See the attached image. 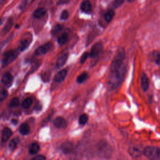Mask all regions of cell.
<instances>
[{
    "label": "cell",
    "instance_id": "d6986e66",
    "mask_svg": "<svg viewBox=\"0 0 160 160\" xmlns=\"http://www.w3.org/2000/svg\"><path fill=\"white\" fill-rule=\"evenodd\" d=\"M29 127L26 122L22 123L19 127V132L22 135H27L29 133Z\"/></svg>",
    "mask_w": 160,
    "mask_h": 160
},
{
    "label": "cell",
    "instance_id": "4fadbf2b",
    "mask_svg": "<svg viewBox=\"0 0 160 160\" xmlns=\"http://www.w3.org/2000/svg\"><path fill=\"white\" fill-rule=\"evenodd\" d=\"M91 4L88 0H84L80 5V9L84 12H89L91 11Z\"/></svg>",
    "mask_w": 160,
    "mask_h": 160
},
{
    "label": "cell",
    "instance_id": "8d00e7d4",
    "mask_svg": "<svg viewBox=\"0 0 160 160\" xmlns=\"http://www.w3.org/2000/svg\"><path fill=\"white\" fill-rule=\"evenodd\" d=\"M69 1V0H59L58 4H64V3H66V2H68Z\"/></svg>",
    "mask_w": 160,
    "mask_h": 160
},
{
    "label": "cell",
    "instance_id": "3957f363",
    "mask_svg": "<svg viewBox=\"0 0 160 160\" xmlns=\"http://www.w3.org/2000/svg\"><path fill=\"white\" fill-rule=\"evenodd\" d=\"M146 157L152 160H160V149L154 146L146 147L142 151Z\"/></svg>",
    "mask_w": 160,
    "mask_h": 160
},
{
    "label": "cell",
    "instance_id": "30bf717a",
    "mask_svg": "<svg viewBox=\"0 0 160 160\" xmlns=\"http://www.w3.org/2000/svg\"><path fill=\"white\" fill-rule=\"evenodd\" d=\"M68 74V71L66 69L59 71L54 77V81L57 82H61L64 80Z\"/></svg>",
    "mask_w": 160,
    "mask_h": 160
},
{
    "label": "cell",
    "instance_id": "8992f818",
    "mask_svg": "<svg viewBox=\"0 0 160 160\" xmlns=\"http://www.w3.org/2000/svg\"><path fill=\"white\" fill-rule=\"evenodd\" d=\"M143 150L138 145H132L128 149V152L133 158H138L140 157L142 153Z\"/></svg>",
    "mask_w": 160,
    "mask_h": 160
},
{
    "label": "cell",
    "instance_id": "1f68e13d",
    "mask_svg": "<svg viewBox=\"0 0 160 160\" xmlns=\"http://www.w3.org/2000/svg\"><path fill=\"white\" fill-rule=\"evenodd\" d=\"M124 1V0H114L113 6L116 8H118L123 4Z\"/></svg>",
    "mask_w": 160,
    "mask_h": 160
},
{
    "label": "cell",
    "instance_id": "4dcf8cb0",
    "mask_svg": "<svg viewBox=\"0 0 160 160\" xmlns=\"http://www.w3.org/2000/svg\"><path fill=\"white\" fill-rule=\"evenodd\" d=\"M8 96V91L5 89L0 91V101H4Z\"/></svg>",
    "mask_w": 160,
    "mask_h": 160
},
{
    "label": "cell",
    "instance_id": "5bb4252c",
    "mask_svg": "<svg viewBox=\"0 0 160 160\" xmlns=\"http://www.w3.org/2000/svg\"><path fill=\"white\" fill-rule=\"evenodd\" d=\"M12 134V131L9 128H5L2 132V136H1V140L3 142H6L9 138L11 136Z\"/></svg>",
    "mask_w": 160,
    "mask_h": 160
},
{
    "label": "cell",
    "instance_id": "ffe728a7",
    "mask_svg": "<svg viewBox=\"0 0 160 160\" xmlns=\"http://www.w3.org/2000/svg\"><path fill=\"white\" fill-rule=\"evenodd\" d=\"M115 14V12L114 11V10L112 9H109L104 14V19L106 22H109L111 21V20L112 19V18H114Z\"/></svg>",
    "mask_w": 160,
    "mask_h": 160
},
{
    "label": "cell",
    "instance_id": "7c38bea8",
    "mask_svg": "<svg viewBox=\"0 0 160 160\" xmlns=\"http://www.w3.org/2000/svg\"><path fill=\"white\" fill-rule=\"evenodd\" d=\"M141 88L144 91H146L149 89V81L147 75L145 73H143L141 76Z\"/></svg>",
    "mask_w": 160,
    "mask_h": 160
},
{
    "label": "cell",
    "instance_id": "74e56055",
    "mask_svg": "<svg viewBox=\"0 0 160 160\" xmlns=\"http://www.w3.org/2000/svg\"><path fill=\"white\" fill-rule=\"evenodd\" d=\"M7 0H0V5H2V4H4Z\"/></svg>",
    "mask_w": 160,
    "mask_h": 160
},
{
    "label": "cell",
    "instance_id": "9c48e42d",
    "mask_svg": "<svg viewBox=\"0 0 160 160\" xmlns=\"http://www.w3.org/2000/svg\"><path fill=\"white\" fill-rule=\"evenodd\" d=\"M13 81V77L9 72H6L1 78V82L5 86L9 87L11 86Z\"/></svg>",
    "mask_w": 160,
    "mask_h": 160
},
{
    "label": "cell",
    "instance_id": "7a4b0ae2",
    "mask_svg": "<svg viewBox=\"0 0 160 160\" xmlns=\"http://www.w3.org/2000/svg\"><path fill=\"white\" fill-rule=\"evenodd\" d=\"M126 57V52L123 48L121 47L116 51V54L114 55L110 66V72L116 70L119 68L124 62V60Z\"/></svg>",
    "mask_w": 160,
    "mask_h": 160
},
{
    "label": "cell",
    "instance_id": "f35d334b",
    "mask_svg": "<svg viewBox=\"0 0 160 160\" xmlns=\"http://www.w3.org/2000/svg\"><path fill=\"white\" fill-rule=\"evenodd\" d=\"M2 22H3V19H2V18H1V19H0V26L1 25V24L2 23Z\"/></svg>",
    "mask_w": 160,
    "mask_h": 160
},
{
    "label": "cell",
    "instance_id": "836d02e7",
    "mask_svg": "<svg viewBox=\"0 0 160 160\" xmlns=\"http://www.w3.org/2000/svg\"><path fill=\"white\" fill-rule=\"evenodd\" d=\"M69 17V13L67 11L64 10L62 12L61 14V19L62 20H66Z\"/></svg>",
    "mask_w": 160,
    "mask_h": 160
},
{
    "label": "cell",
    "instance_id": "e575fe53",
    "mask_svg": "<svg viewBox=\"0 0 160 160\" xmlns=\"http://www.w3.org/2000/svg\"><path fill=\"white\" fill-rule=\"evenodd\" d=\"M50 74L49 72H44L42 75V78L44 81H48L50 77Z\"/></svg>",
    "mask_w": 160,
    "mask_h": 160
},
{
    "label": "cell",
    "instance_id": "f1b7e54d",
    "mask_svg": "<svg viewBox=\"0 0 160 160\" xmlns=\"http://www.w3.org/2000/svg\"><path fill=\"white\" fill-rule=\"evenodd\" d=\"M19 99L18 98H14L11 100V101L9 104V106L12 108H14V107L18 106L19 105Z\"/></svg>",
    "mask_w": 160,
    "mask_h": 160
},
{
    "label": "cell",
    "instance_id": "603a6c76",
    "mask_svg": "<svg viewBox=\"0 0 160 160\" xmlns=\"http://www.w3.org/2000/svg\"><path fill=\"white\" fill-rule=\"evenodd\" d=\"M29 41H28L27 39H24L21 42L19 46L18 49L19 51H24L28 48V47L29 46Z\"/></svg>",
    "mask_w": 160,
    "mask_h": 160
},
{
    "label": "cell",
    "instance_id": "2e32d148",
    "mask_svg": "<svg viewBox=\"0 0 160 160\" xmlns=\"http://www.w3.org/2000/svg\"><path fill=\"white\" fill-rule=\"evenodd\" d=\"M68 58V53H65L61 56L57 60L56 63V67L57 68H59L64 66V64L66 63L67 59Z\"/></svg>",
    "mask_w": 160,
    "mask_h": 160
},
{
    "label": "cell",
    "instance_id": "d4e9b609",
    "mask_svg": "<svg viewBox=\"0 0 160 160\" xmlns=\"http://www.w3.org/2000/svg\"><path fill=\"white\" fill-rule=\"evenodd\" d=\"M88 116L85 113L82 114L79 118V122L81 125H84L88 122Z\"/></svg>",
    "mask_w": 160,
    "mask_h": 160
},
{
    "label": "cell",
    "instance_id": "cb8c5ba5",
    "mask_svg": "<svg viewBox=\"0 0 160 160\" xmlns=\"http://www.w3.org/2000/svg\"><path fill=\"white\" fill-rule=\"evenodd\" d=\"M88 78V74L87 72H82L81 73L78 78H77V82L78 83H82L84 82L87 78Z\"/></svg>",
    "mask_w": 160,
    "mask_h": 160
},
{
    "label": "cell",
    "instance_id": "5b68a950",
    "mask_svg": "<svg viewBox=\"0 0 160 160\" xmlns=\"http://www.w3.org/2000/svg\"><path fill=\"white\" fill-rule=\"evenodd\" d=\"M102 51V44L101 42H98L95 43L91 48L90 52L89 53V56L94 58H96Z\"/></svg>",
    "mask_w": 160,
    "mask_h": 160
},
{
    "label": "cell",
    "instance_id": "52a82bcc",
    "mask_svg": "<svg viewBox=\"0 0 160 160\" xmlns=\"http://www.w3.org/2000/svg\"><path fill=\"white\" fill-rule=\"evenodd\" d=\"M52 44L51 42H47L44 45L39 46L36 49L35 54L37 56H41L44 54H46L47 52H48L50 50V49L52 47Z\"/></svg>",
    "mask_w": 160,
    "mask_h": 160
},
{
    "label": "cell",
    "instance_id": "83f0119b",
    "mask_svg": "<svg viewBox=\"0 0 160 160\" xmlns=\"http://www.w3.org/2000/svg\"><path fill=\"white\" fill-rule=\"evenodd\" d=\"M153 59L155 61L156 64L160 66V52L156 51L152 53Z\"/></svg>",
    "mask_w": 160,
    "mask_h": 160
},
{
    "label": "cell",
    "instance_id": "277c9868",
    "mask_svg": "<svg viewBox=\"0 0 160 160\" xmlns=\"http://www.w3.org/2000/svg\"><path fill=\"white\" fill-rule=\"evenodd\" d=\"M18 56V52L14 50H11L6 52L2 59V64L6 66L15 60Z\"/></svg>",
    "mask_w": 160,
    "mask_h": 160
},
{
    "label": "cell",
    "instance_id": "7402d4cb",
    "mask_svg": "<svg viewBox=\"0 0 160 160\" xmlns=\"http://www.w3.org/2000/svg\"><path fill=\"white\" fill-rule=\"evenodd\" d=\"M68 40V35L67 33L64 32L59 36L58 39V42L60 45H63L65 43H66Z\"/></svg>",
    "mask_w": 160,
    "mask_h": 160
},
{
    "label": "cell",
    "instance_id": "9a60e30c",
    "mask_svg": "<svg viewBox=\"0 0 160 160\" xmlns=\"http://www.w3.org/2000/svg\"><path fill=\"white\" fill-rule=\"evenodd\" d=\"M12 24H13L12 19V18H9V19L7 21V22H6L5 26H4V28H2V29L1 32V34L2 36L6 35V34L9 31V30L11 29V28H12Z\"/></svg>",
    "mask_w": 160,
    "mask_h": 160
},
{
    "label": "cell",
    "instance_id": "f546056e",
    "mask_svg": "<svg viewBox=\"0 0 160 160\" xmlns=\"http://www.w3.org/2000/svg\"><path fill=\"white\" fill-rule=\"evenodd\" d=\"M62 29V26L61 24H57L54 26L53 30H52V34H56L59 33L60 31H61Z\"/></svg>",
    "mask_w": 160,
    "mask_h": 160
},
{
    "label": "cell",
    "instance_id": "ba28073f",
    "mask_svg": "<svg viewBox=\"0 0 160 160\" xmlns=\"http://www.w3.org/2000/svg\"><path fill=\"white\" fill-rule=\"evenodd\" d=\"M53 124L57 128H65L67 126V121L62 117H57L54 119Z\"/></svg>",
    "mask_w": 160,
    "mask_h": 160
},
{
    "label": "cell",
    "instance_id": "484cf974",
    "mask_svg": "<svg viewBox=\"0 0 160 160\" xmlns=\"http://www.w3.org/2000/svg\"><path fill=\"white\" fill-rule=\"evenodd\" d=\"M32 99L30 98H26L23 102H22V107L24 109H28L32 104Z\"/></svg>",
    "mask_w": 160,
    "mask_h": 160
},
{
    "label": "cell",
    "instance_id": "ab89813d",
    "mask_svg": "<svg viewBox=\"0 0 160 160\" xmlns=\"http://www.w3.org/2000/svg\"><path fill=\"white\" fill-rule=\"evenodd\" d=\"M128 2H132L134 1V0H128Z\"/></svg>",
    "mask_w": 160,
    "mask_h": 160
},
{
    "label": "cell",
    "instance_id": "4316f807",
    "mask_svg": "<svg viewBox=\"0 0 160 160\" xmlns=\"http://www.w3.org/2000/svg\"><path fill=\"white\" fill-rule=\"evenodd\" d=\"M19 142V141H18V139H12L9 144V149L11 150V151H14L16 147H17V145Z\"/></svg>",
    "mask_w": 160,
    "mask_h": 160
},
{
    "label": "cell",
    "instance_id": "e0dca14e",
    "mask_svg": "<svg viewBox=\"0 0 160 160\" xmlns=\"http://www.w3.org/2000/svg\"><path fill=\"white\" fill-rule=\"evenodd\" d=\"M46 13V10L45 8H38L36 10H35V11L33 13V16L34 18L39 19L43 17Z\"/></svg>",
    "mask_w": 160,
    "mask_h": 160
},
{
    "label": "cell",
    "instance_id": "44dd1931",
    "mask_svg": "<svg viewBox=\"0 0 160 160\" xmlns=\"http://www.w3.org/2000/svg\"><path fill=\"white\" fill-rule=\"evenodd\" d=\"M99 151L101 154H103L102 156H104V154H106V156H108L107 154H108L109 151L111 152V150L109 149V148H108L109 146H108L107 144H104L103 142H102L101 144H99Z\"/></svg>",
    "mask_w": 160,
    "mask_h": 160
},
{
    "label": "cell",
    "instance_id": "d6a6232c",
    "mask_svg": "<svg viewBox=\"0 0 160 160\" xmlns=\"http://www.w3.org/2000/svg\"><path fill=\"white\" fill-rule=\"evenodd\" d=\"M89 56V52H85L82 54V55L81 56V58H80V62L81 63H83L86 61V60L87 59V58H88Z\"/></svg>",
    "mask_w": 160,
    "mask_h": 160
},
{
    "label": "cell",
    "instance_id": "d590c367",
    "mask_svg": "<svg viewBox=\"0 0 160 160\" xmlns=\"http://www.w3.org/2000/svg\"><path fill=\"white\" fill-rule=\"evenodd\" d=\"M32 159H34V160H44V159H46V157L42 155H38V156L34 157L32 158Z\"/></svg>",
    "mask_w": 160,
    "mask_h": 160
},
{
    "label": "cell",
    "instance_id": "6da1fadb",
    "mask_svg": "<svg viewBox=\"0 0 160 160\" xmlns=\"http://www.w3.org/2000/svg\"><path fill=\"white\" fill-rule=\"evenodd\" d=\"M126 72V66L123 63L119 68L111 71L108 79V86L110 89H116L122 82Z\"/></svg>",
    "mask_w": 160,
    "mask_h": 160
},
{
    "label": "cell",
    "instance_id": "8fae6325",
    "mask_svg": "<svg viewBox=\"0 0 160 160\" xmlns=\"http://www.w3.org/2000/svg\"><path fill=\"white\" fill-rule=\"evenodd\" d=\"M61 151L65 154L70 153L73 150V144L71 142L66 141L61 145Z\"/></svg>",
    "mask_w": 160,
    "mask_h": 160
},
{
    "label": "cell",
    "instance_id": "ac0fdd59",
    "mask_svg": "<svg viewBox=\"0 0 160 160\" xmlns=\"http://www.w3.org/2000/svg\"><path fill=\"white\" fill-rule=\"evenodd\" d=\"M39 150V146L37 142H32L30 144L29 152L31 154H36Z\"/></svg>",
    "mask_w": 160,
    "mask_h": 160
}]
</instances>
